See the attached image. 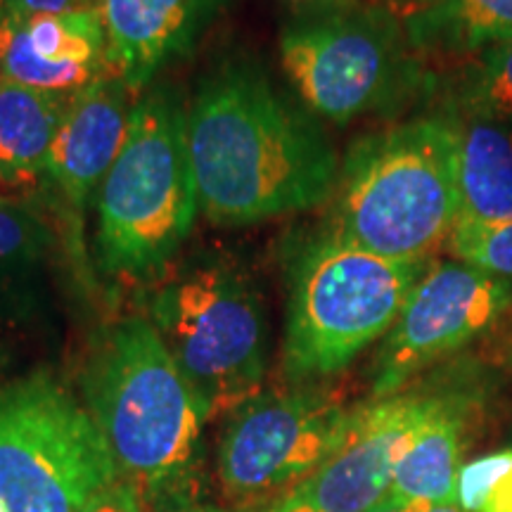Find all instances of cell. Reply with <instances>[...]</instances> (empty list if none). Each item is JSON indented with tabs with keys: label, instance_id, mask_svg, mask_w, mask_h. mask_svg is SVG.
Listing matches in <instances>:
<instances>
[{
	"label": "cell",
	"instance_id": "7c38bea8",
	"mask_svg": "<svg viewBox=\"0 0 512 512\" xmlns=\"http://www.w3.org/2000/svg\"><path fill=\"white\" fill-rule=\"evenodd\" d=\"M110 72L100 10L41 15L0 29V76L36 91L76 95Z\"/></svg>",
	"mask_w": 512,
	"mask_h": 512
},
{
	"label": "cell",
	"instance_id": "5b68a950",
	"mask_svg": "<svg viewBox=\"0 0 512 512\" xmlns=\"http://www.w3.org/2000/svg\"><path fill=\"white\" fill-rule=\"evenodd\" d=\"M430 261H396L320 230L294 249L287 271L283 363L292 382L342 373L392 330Z\"/></svg>",
	"mask_w": 512,
	"mask_h": 512
},
{
	"label": "cell",
	"instance_id": "d4e9b609",
	"mask_svg": "<svg viewBox=\"0 0 512 512\" xmlns=\"http://www.w3.org/2000/svg\"><path fill=\"white\" fill-rule=\"evenodd\" d=\"M425 505L427 503H403V501H394V498L384 496L370 512H422L425 510Z\"/></svg>",
	"mask_w": 512,
	"mask_h": 512
},
{
	"label": "cell",
	"instance_id": "484cf974",
	"mask_svg": "<svg viewBox=\"0 0 512 512\" xmlns=\"http://www.w3.org/2000/svg\"><path fill=\"white\" fill-rule=\"evenodd\" d=\"M261 512H316V510H313L309 503L299 501L297 496L290 494V496H285L283 501H278V503L268 505V508H264Z\"/></svg>",
	"mask_w": 512,
	"mask_h": 512
},
{
	"label": "cell",
	"instance_id": "52a82bcc",
	"mask_svg": "<svg viewBox=\"0 0 512 512\" xmlns=\"http://www.w3.org/2000/svg\"><path fill=\"white\" fill-rule=\"evenodd\" d=\"M147 318L207 420L233 415L261 394L268 316L252 278L228 261H192L152 290Z\"/></svg>",
	"mask_w": 512,
	"mask_h": 512
},
{
	"label": "cell",
	"instance_id": "8fae6325",
	"mask_svg": "<svg viewBox=\"0 0 512 512\" xmlns=\"http://www.w3.org/2000/svg\"><path fill=\"white\" fill-rule=\"evenodd\" d=\"M451 392H399L351 413L335 453L292 491L316 512H370L394 482L396 467Z\"/></svg>",
	"mask_w": 512,
	"mask_h": 512
},
{
	"label": "cell",
	"instance_id": "3957f363",
	"mask_svg": "<svg viewBox=\"0 0 512 512\" xmlns=\"http://www.w3.org/2000/svg\"><path fill=\"white\" fill-rule=\"evenodd\" d=\"M460 124L434 114L361 136L339 164L323 233L396 261H430L460 219Z\"/></svg>",
	"mask_w": 512,
	"mask_h": 512
},
{
	"label": "cell",
	"instance_id": "603a6c76",
	"mask_svg": "<svg viewBox=\"0 0 512 512\" xmlns=\"http://www.w3.org/2000/svg\"><path fill=\"white\" fill-rule=\"evenodd\" d=\"M72 10H81L79 0H5L0 29L22 27L34 17L64 15V12Z\"/></svg>",
	"mask_w": 512,
	"mask_h": 512
},
{
	"label": "cell",
	"instance_id": "f546056e",
	"mask_svg": "<svg viewBox=\"0 0 512 512\" xmlns=\"http://www.w3.org/2000/svg\"><path fill=\"white\" fill-rule=\"evenodd\" d=\"M3 5H5V0H0V17H3Z\"/></svg>",
	"mask_w": 512,
	"mask_h": 512
},
{
	"label": "cell",
	"instance_id": "7402d4cb",
	"mask_svg": "<svg viewBox=\"0 0 512 512\" xmlns=\"http://www.w3.org/2000/svg\"><path fill=\"white\" fill-rule=\"evenodd\" d=\"M446 249L463 264L512 280V221H458Z\"/></svg>",
	"mask_w": 512,
	"mask_h": 512
},
{
	"label": "cell",
	"instance_id": "6da1fadb",
	"mask_svg": "<svg viewBox=\"0 0 512 512\" xmlns=\"http://www.w3.org/2000/svg\"><path fill=\"white\" fill-rule=\"evenodd\" d=\"M197 202L221 226H247L328 202L339 164L311 114L290 105L259 67L223 62L188 107Z\"/></svg>",
	"mask_w": 512,
	"mask_h": 512
},
{
	"label": "cell",
	"instance_id": "4fadbf2b",
	"mask_svg": "<svg viewBox=\"0 0 512 512\" xmlns=\"http://www.w3.org/2000/svg\"><path fill=\"white\" fill-rule=\"evenodd\" d=\"M228 0H100L107 62L133 93L185 57Z\"/></svg>",
	"mask_w": 512,
	"mask_h": 512
},
{
	"label": "cell",
	"instance_id": "4dcf8cb0",
	"mask_svg": "<svg viewBox=\"0 0 512 512\" xmlns=\"http://www.w3.org/2000/svg\"><path fill=\"white\" fill-rule=\"evenodd\" d=\"M0 512H5V508H3V503H0Z\"/></svg>",
	"mask_w": 512,
	"mask_h": 512
},
{
	"label": "cell",
	"instance_id": "9c48e42d",
	"mask_svg": "<svg viewBox=\"0 0 512 512\" xmlns=\"http://www.w3.org/2000/svg\"><path fill=\"white\" fill-rule=\"evenodd\" d=\"M351 413L313 387L254 396L228 415L221 434L216 475L223 496L238 512L283 501L335 453Z\"/></svg>",
	"mask_w": 512,
	"mask_h": 512
},
{
	"label": "cell",
	"instance_id": "44dd1931",
	"mask_svg": "<svg viewBox=\"0 0 512 512\" xmlns=\"http://www.w3.org/2000/svg\"><path fill=\"white\" fill-rule=\"evenodd\" d=\"M458 505L463 512H512V448L460 467Z\"/></svg>",
	"mask_w": 512,
	"mask_h": 512
},
{
	"label": "cell",
	"instance_id": "7a4b0ae2",
	"mask_svg": "<svg viewBox=\"0 0 512 512\" xmlns=\"http://www.w3.org/2000/svg\"><path fill=\"white\" fill-rule=\"evenodd\" d=\"M81 389L119 475L143 501L190 503L207 415L150 318L128 316L98 332Z\"/></svg>",
	"mask_w": 512,
	"mask_h": 512
},
{
	"label": "cell",
	"instance_id": "30bf717a",
	"mask_svg": "<svg viewBox=\"0 0 512 512\" xmlns=\"http://www.w3.org/2000/svg\"><path fill=\"white\" fill-rule=\"evenodd\" d=\"M510 306L512 280L458 259L430 264L377 349L373 401L403 392L422 370L486 335Z\"/></svg>",
	"mask_w": 512,
	"mask_h": 512
},
{
	"label": "cell",
	"instance_id": "83f0119b",
	"mask_svg": "<svg viewBox=\"0 0 512 512\" xmlns=\"http://www.w3.org/2000/svg\"><path fill=\"white\" fill-rule=\"evenodd\" d=\"M422 512H463L458 503H427Z\"/></svg>",
	"mask_w": 512,
	"mask_h": 512
},
{
	"label": "cell",
	"instance_id": "5bb4252c",
	"mask_svg": "<svg viewBox=\"0 0 512 512\" xmlns=\"http://www.w3.org/2000/svg\"><path fill=\"white\" fill-rule=\"evenodd\" d=\"M131 95L117 74L107 72L69 102L46 164L50 183L69 209L83 211L119 157L136 105Z\"/></svg>",
	"mask_w": 512,
	"mask_h": 512
},
{
	"label": "cell",
	"instance_id": "cb8c5ba5",
	"mask_svg": "<svg viewBox=\"0 0 512 512\" xmlns=\"http://www.w3.org/2000/svg\"><path fill=\"white\" fill-rule=\"evenodd\" d=\"M143 496L131 479L121 477L117 484L102 491L95 501L83 512H143Z\"/></svg>",
	"mask_w": 512,
	"mask_h": 512
},
{
	"label": "cell",
	"instance_id": "8992f818",
	"mask_svg": "<svg viewBox=\"0 0 512 512\" xmlns=\"http://www.w3.org/2000/svg\"><path fill=\"white\" fill-rule=\"evenodd\" d=\"M280 62L306 107L335 124L392 114L434 83L403 19L363 0H325L294 15Z\"/></svg>",
	"mask_w": 512,
	"mask_h": 512
},
{
	"label": "cell",
	"instance_id": "9a60e30c",
	"mask_svg": "<svg viewBox=\"0 0 512 512\" xmlns=\"http://www.w3.org/2000/svg\"><path fill=\"white\" fill-rule=\"evenodd\" d=\"M472 411V394H448L444 406L401 458L389 498L403 503H458V475Z\"/></svg>",
	"mask_w": 512,
	"mask_h": 512
},
{
	"label": "cell",
	"instance_id": "ffe728a7",
	"mask_svg": "<svg viewBox=\"0 0 512 512\" xmlns=\"http://www.w3.org/2000/svg\"><path fill=\"white\" fill-rule=\"evenodd\" d=\"M451 117L456 119H512V41L486 48L465 62V72L453 91Z\"/></svg>",
	"mask_w": 512,
	"mask_h": 512
},
{
	"label": "cell",
	"instance_id": "277c9868",
	"mask_svg": "<svg viewBox=\"0 0 512 512\" xmlns=\"http://www.w3.org/2000/svg\"><path fill=\"white\" fill-rule=\"evenodd\" d=\"M197 209L188 110L174 88L157 86L133 105L124 145L100 185V268L121 278L162 271Z\"/></svg>",
	"mask_w": 512,
	"mask_h": 512
},
{
	"label": "cell",
	"instance_id": "ba28073f",
	"mask_svg": "<svg viewBox=\"0 0 512 512\" xmlns=\"http://www.w3.org/2000/svg\"><path fill=\"white\" fill-rule=\"evenodd\" d=\"M121 479L88 408L46 370L0 387L5 512H83Z\"/></svg>",
	"mask_w": 512,
	"mask_h": 512
},
{
	"label": "cell",
	"instance_id": "4316f807",
	"mask_svg": "<svg viewBox=\"0 0 512 512\" xmlns=\"http://www.w3.org/2000/svg\"><path fill=\"white\" fill-rule=\"evenodd\" d=\"M164 512H238V510H226L219 505H207V503H183L174 505V508H166Z\"/></svg>",
	"mask_w": 512,
	"mask_h": 512
},
{
	"label": "cell",
	"instance_id": "ac0fdd59",
	"mask_svg": "<svg viewBox=\"0 0 512 512\" xmlns=\"http://www.w3.org/2000/svg\"><path fill=\"white\" fill-rule=\"evenodd\" d=\"M72 98L0 76V178L15 181L46 171Z\"/></svg>",
	"mask_w": 512,
	"mask_h": 512
},
{
	"label": "cell",
	"instance_id": "e0dca14e",
	"mask_svg": "<svg viewBox=\"0 0 512 512\" xmlns=\"http://www.w3.org/2000/svg\"><path fill=\"white\" fill-rule=\"evenodd\" d=\"M458 124V221H512V128L486 119Z\"/></svg>",
	"mask_w": 512,
	"mask_h": 512
},
{
	"label": "cell",
	"instance_id": "d6986e66",
	"mask_svg": "<svg viewBox=\"0 0 512 512\" xmlns=\"http://www.w3.org/2000/svg\"><path fill=\"white\" fill-rule=\"evenodd\" d=\"M55 233L34 207L0 200V313H12L27 299Z\"/></svg>",
	"mask_w": 512,
	"mask_h": 512
},
{
	"label": "cell",
	"instance_id": "f1b7e54d",
	"mask_svg": "<svg viewBox=\"0 0 512 512\" xmlns=\"http://www.w3.org/2000/svg\"><path fill=\"white\" fill-rule=\"evenodd\" d=\"M81 10H100V0H79Z\"/></svg>",
	"mask_w": 512,
	"mask_h": 512
},
{
	"label": "cell",
	"instance_id": "2e32d148",
	"mask_svg": "<svg viewBox=\"0 0 512 512\" xmlns=\"http://www.w3.org/2000/svg\"><path fill=\"white\" fill-rule=\"evenodd\" d=\"M403 27L420 55L470 62L512 41V0H411Z\"/></svg>",
	"mask_w": 512,
	"mask_h": 512
}]
</instances>
